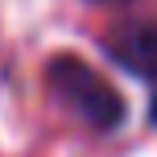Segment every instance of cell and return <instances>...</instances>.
Wrapping results in <instances>:
<instances>
[{"instance_id":"2","label":"cell","mask_w":157,"mask_h":157,"mask_svg":"<svg viewBox=\"0 0 157 157\" xmlns=\"http://www.w3.org/2000/svg\"><path fill=\"white\" fill-rule=\"evenodd\" d=\"M108 54L124 71L157 83V25L153 21H124L108 33Z\"/></svg>"},{"instance_id":"3","label":"cell","mask_w":157,"mask_h":157,"mask_svg":"<svg viewBox=\"0 0 157 157\" xmlns=\"http://www.w3.org/2000/svg\"><path fill=\"white\" fill-rule=\"evenodd\" d=\"M99 4H120V0H99Z\"/></svg>"},{"instance_id":"1","label":"cell","mask_w":157,"mask_h":157,"mask_svg":"<svg viewBox=\"0 0 157 157\" xmlns=\"http://www.w3.org/2000/svg\"><path fill=\"white\" fill-rule=\"evenodd\" d=\"M46 83L54 91V99L62 103L71 116H78L91 128H120L124 124V99L120 91L108 83L95 66H87L83 58L75 54H58L54 62L46 66Z\"/></svg>"}]
</instances>
